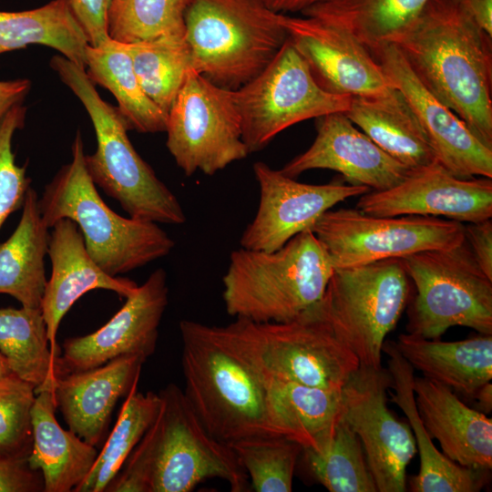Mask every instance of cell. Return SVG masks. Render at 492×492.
<instances>
[{
    "label": "cell",
    "mask_w": 492,
    "mask_h": 492,
    "mask_svg": "<svg viewBox=\"0 0 492 492\" xmlns=\"http://www.w3.org/2000/svg\"><path fill=\"white\" fill-rule=\"evenodd\" d=\"M56 377L36 391L31 411L33 444L27 462L41 472L44 492H71L87 477L98 453L96 446L58 424L54 394Z\"/></svg>",
    "instance_id": "25"
},
{
    "label": "cell",
    "mask_w": 492,
    "mask_h": 492,
    "mask_svg": "<svg viewBox=\"0 0 492 492\" xmlns=\"http://www.w3.org/2000/svg\"><path fill=\"white\" fill-rule=\"evenodd\" d=\"M37 201V193L30 187L16 228L0 243V293L14 297L27 308H41L47 282L45 257L50 232Z\"/></svg>",
    "instance_id": "29"
},
{
    "label": "cell",
    "mask_w": 492,
    "mask_h": 492,
    "mask_svg": "<svg viewBox=\"0 0 492 492\" xmlns=\"http://www.w3.org/2000/svg\"><path fill=\"white\" fill-rule=\"evenodd\" d=\"M146 360L124 355L95 368L58 375L55 399L68 429L91 446L100 444L117 402L138 383Z\"/></svg>",
    "instance_id": "22"
},
{
    "label": "cell",
    "mask_w": 492,
    "mask_h": 492,
    "mask_svg": "<svg viewBox=\"0 0 492 492\" xmlns=\"http://www.w3.org/2000/svg\"><path fill=\"white\" fill-rule=\"evenodd\" d=\"M11 374L13 373L11 372V369L8 365L6 359L0 353V379L8 376Z\"/></svg>",
    "instance_id": "48"
},
{
    "label": "cell",
    "mask_w": 492,
    "mask_h": 492,
    "mask_svg": "<svg viewBox=\"0 0 492 492\" xmlns=\"http://www.w3.org/2000/svg\"><path fill=\"white\" fill-rule=\"evenodd\" d=\"M26 108L14 106L0 119V229L6 219L23 208L31 179L26 176V164L15 162L12 149L15 133L25 126Z\"/></svg>",
    "instance_id": "40"
},
{
    "label": "cell",
    "mask_w": 492,
    "mask_h": 492,
    "mask_svg": "<svg viewBox=\"0 0 492 492\" xmlns=\"http://www.w3.org/2000/svg\"><path fill=\"white\" fill-rule=\"evenodd\" d=\"M492 37V0H452Z\"/></svg>",
    "instance_id": "45"
},
{
    "label": "cell",
    "mask_w": 492,
    "mask_h": 492,
    "mask_svg": "<svg viewBox=\"0 0 492 492\" xmlns=\"http://www.w3.org/2000/svg\"><path fill=\"white\" fill-rule=\"evenodd\" d=\"M410 293L401 259L392 258L333 269L318 306L360 365L380 368L386 335L396 326Z\"/></svg>",
    "instance_id": "9"
},
{
    "label": "cell",
    "mask_w": 492,
    "mask_h": 492,
    "mask_svg": "<svg viewBox=\"0 0 492 492\" xmlns=\"http://www.w3.org/2000/svg\"><path fill=\"white\" fill-rule=\"evenodd\" d=\"M159 413L106 492H190L209 478L232 492L250 491L249 477L229 445L202 426L183 390L159 392Z\"/></svg>",
    "instance_id": "2"
},
{
    "label": "cell",
    "mask_w": 492,
    "mask_h": 492,
    "mask_svg": "<svg viewBox=\"0 0 492 492\" xmlns=\"http://www.w3.org/2000/svg\"><path fill=\"white\" fill-rule=\"evenodd\" d=\"M253 173L259 185V205L240 240L241 247L250 250L276 251L298 233L311 230L339 202L371 190L335 181L302 183L262 161L253 164Z\"/></svg>",
    "instance_id": "15"
},
{
    "label": "cell",
    "mask_w": 492,
    "mask_h": 492,
    "mask_svg": "<svg viewBox=\"0 0 492 492\" xmlns=\"http://www.w3.org/2000/svg\"><path fill=\"white\" fill-rule=\"evenodd\" d=\"M465 237L477 265L492 280L491 219L465 225Z\"/></svg>",
    "instance_id": "43"
},
{
    "label": "cell",
    "mask_w": 492,
    "mask_h": 492,
    "mask_svg": "<svg viewBox=\"0 0 492 492\" xmlns=\"http://www.w3.org/2000/svg\"><path fill=\"white\" fill-rule=\"evenodd\" d=\"M126 45L143 92L168 115L191 69L190 50L185 36Z\"/></svg>",
    "instance_id": "36"
},
{
    "label": "cell",
    "mask_w": 492,
    "mask_h": 492,
    "mask_svg": "<svg viewBox=\"0 0 492 492\" xmlns=\"http://www.w3.org/2000/svg\"><path fill=\"white\" fill-rule=\"evenodd\" d=\"M401 261L416 289L407 309L409 334L437 339L454 326L492 334V280L477 265L466 240Z\"/></svg>",
    "instance_id": "10"
},
{
    "label": "cell",
    "mask_w": 492,
    "mask_h": 492,
    "mask_svg": "<svg viewBox=\"0 0 492 492\" xmlns=\"http://www.w3.org/2000/svg\"><path fill=\"white\" fill-rule=\"evenodd\" d=\"M383 353L388 359L391 375V401L396 404L408 418L420 456V468L408 483L413 492H477L488 481L487 469L460 466L435 446L416 407L414 395V368L398 351L395 343L385 340Z\"/></svg>",
    "instance_id": "24"
},
{
    "label": "cell",
    "mask_w": 492,
    "mask_h": 492,
    "mask_svg": "<svg viewBox=\"0 0 492 492\" xmlns=\"http://www.w3.org/2000/svg\"><path fill=\"white\" fill-rule=\"evenodd\" d=\"M333 271L311 230L272 251L241 247L222 279L226 312L255 322L291 321L322 300Z\"/></svg>",
    "instance_id": "5"
},
{
    "label": "cell",
    "mask_w": 492,
    "mask_h": 492,
    "mask_svg": "<svg viewBox=\"0 0 492 492\" xmlns=\"http://www.w3.org/2000/svg\"><path fill=\"white\" fill-rule=\"evenodd\" d=\"M168 302L167 273L159 268L106 324L89 334L65 340L58 357L59 375L95 368L124 355L148 359L156 350Z\"/></svg>",
    "instance_id": "16"
},
{
    "label": "cell",
    "mask_w": 492,
    "mask_h": 492,
    "mask_svg": "<svg viewBox=\"0 0 492 492\" xmlns=\"http://www.w3.org/2000/svg\"><path fill=\"white\" fill-rule=\"evenodd\" d=\"M428 0H317L301 13L353 35L371 52L391 44L417 19Z\"/></svg>",
    "instance_id": "30"
},
{
    "label": "cell",
    "mask_w": 492,
    "mask_h": 492,
    "mask_svg": "<svg viewBox=\"0 0 492 492\" xmlns=\"http://www.w3.org/2000/svg\"><path fill=\"white\" fill-rule=\"evenodd\" d=\"M0 492H44L42 474L27 459H0Z\"/></svg>",
    "instance_id": "42"
},
{
    "label": "cell",
    "mask_w": 492,
    "mask_h": 492,
    "mask_svg": "<svg viewBox=\"0 0 492 492\" xmlns=\"http://www.w3.org/2000/svg\"><path fill=\"white\" fill-rule=\"evenodd\" d=\"M30 87L31 82L25 78L0 80V119L14 106L23 103Z\"/></svg>",
    "instance_id": "44"
},
{
    "label": "cell",
    "mask_w": 492,
    "mask_h": 492,
    "mask_svg": "<svg viewBox=\"0 0 492 492\" xmlns=\"http://www.w3.org/2000/svg\"><path fill=\"white\" fill-rule=\"evenodd\" d=\"M317 0H265L268 6L276 13L302 12Z\"/></svg>",
    "instance_id": "46"
},
{
    "label": "cell",
    "mask_w": 492,
    "mask_h": 492,
    "mask_svg": "<svg viewBox=\"0 0 492 492\" xmlns=\"http://www.w3.org/2000/svg\"><path fill=\"white\" fill-rule=\"evenodd\" d=\"M371 53L392 85L406 98L436 161L458 178L492 179V149L481 143L449 108L422 85L397 47L387 44Z\"/></svg>",
    "instance_id": "19"
},
{
    "label": "cell",
    "mask_w": 492,
    "mask_h": 492,
    "mask_svg": "<svg viewBox=\"0 0 492 492\" xmlns=\"http://www.w3.org/2000/svg\"><path fill=\"white\" fill-rule=\"evenodd\" d=\"M265 0H190L184 15L191 69L236 90L257 77L288 39Z\"/></svg>",
    "instance_id": "8"
},
{
    "label": "cell",
    "mask_w": 492,
    "mask_h": 492,
    "mask_svg": "<svg viewBox=\"0 0 492 492\" xmlns=\"http://www.w3.org/2000/svg\"><path fill=\"white\" fill-rule=\"evenodd\" d=\"M395 343L414 369L466 398L492 380V334L444 342L402 333Z\"/></svg>",
    "instance_id": "27"
},
{
    "label": "cell",
    "mask_w": 492,
    "mask_h": 492,
    "mask_svg": "<svg viewBox=\"0 0 492 492\" xmlns=\"http://www.w3.org/2000/svg\"><path fill=\"white\" fill-rule=\"evenodd\" d=\"M234 97L249 154L296 123L345 113L352 99L323 90L289 38L257 77L234 90Z\"/></svg>",
    "instance_id": "11"
},
{
    "label": "cell",
    "mask_w": 492,
    "mask_h": 492,
    "mask_svg": "<svg viewBox=\"0 0 492 492\" xmlns=\"http://www.w3.org/2000/svg\"><path fill=\"white\" fill-rule=\"evenodd\" d=\"M317 119L314 141L280 169L284 175L296 178L310 169H332L351 184L379 191L395 187L413 171L357 129L345 113Z\"/></svg>",
    "instance_id": "20"
},
{
    "label": "cell",
    "mask_w": 492,
    "mask_h": 492,
    "mask_svg": "<svg viewBox=\"0 0 492 492\" xmlns=\"http://www.w3.org/2000/svg\"><path fill=\"white\" fill-rule=\"evenodd\" d=\"M280 22L323 90L355 97L394 87L371 51L345 30L304 15L281 14Z\"/></svg>",
    "instance_id": "18"
},
{
    "label": "cell",
    "mask_w": 492,
    "mask_h": 492,
    "mask_svg": "<svg viewBox=\"0 0 492 492\" xmlns=\"http://www.w3.org/2000/svg\"><path fill=\"white\" fill-rule=\"evenodd\" d=\"M0 353L11 372L38 390L59 374L41 308H0Z\"/></svg>",
    "instance_id": "33"
},
{
    "label": "cell",
    "mask_w": 492,
    "mask_h": 492,
    "mask_svg": "<svg viewBox=\"0 0 492 492\" xmlns=\"http://www.w3.org/2000/svg\"><path fill=\"white\" fill-rule=\"evenodd\" d=\"M390 384L388 369L360 365L341 390V418L360 438L377 491L405 492L417 449L410 425L387 406Z\"/></svg>",
    "instance_id": "14"
},
{
    "label": "cell",
    "mask_w": 492,
    "mask_h": 492,
    "mask_svg": "<svg viewBox=\"0 0 492 492\" xmlns=\"http://www.w3.org/2000/svg\"><path fill=\"white\" fill-rule=\"evenodd\" d=\"M298 461L313 481L330 492L377 491L361 440L342 418L323 449L302 448Z\"/></svg>",
    "instance_id": "35"
},
{
    "label": "cell",
    "mask_w": 492,
    "mask_h": 492,
    "mask_svg": "<svg viewBox=\"0 0 492 492\" xmlns=\"http://www.w3.org/2000/svg\"><path fill=\"white\" fill-rule=\"evenodd\" d=\"M210 335L261 378L341 390L359 369L354 354L333 333L318 302L288 322L244 318L207 325Z\"/></svg>",
    "instance_id": "3"
},
{
    "label": "cell",
    "mask_w": 492,
    "mask_h": 492,
    "mask_svg": "<svg viewBox=\"0 0 492 492\" xmlns=\"http://www.w3.org/2000/svg\"><path fill=\"white\" fill-rule=\"evenodd\" d=\"M419 416L431 438L451 461L470 468L492 467V420L464 404L448 387L426 377L414 378Z\"/></svg>",
    "instance_id": "23"
},
{
    "label": "cell",
    "mask_w": 492,
    "mask_h": 492,
    "mask_svg": "<svg viewBox=\"0 0 492 492\" xmlns=\"http://www.w3.org/2000/svg\"><path fill=\"white\" fill-rule=\"evenodd\" d=\"M112 0H70L77 19L87 36L91 46L109 39L108 15Z\"/></svg>",
    "instance_id": "41"
},
{
    "label": "cell",
    "mask_w": 492,
    "mask_h": 492,
    "mask_svg": "<svg viewBox=\"0 0 492 492\" xmlns=\"http://www.w3.org/2000/svg\"><path fill=\"white\" fill-rule=\"evenodd\" d=\"M474 400L477 401V410L484 414H489L492 410V384H484L476 394Z\"/></svg>",
    "instance_id": "47"
},
{
    "label": "cell",
    "mask_w": 492,
    "mask_h": 492,
    "mask_svg": "<svg viewBox=\"0 0 492 492\" xmlns=\"http://www.w3.org/2000/svg\"><path fill=\"white\" fill-rule=\"evenodd\" d=\"M167 148L187 176L213 175L248 157L234 90L192 69L168 113Z\"/></svg>",
    "instance_id": "12"
},
{
    "label": "cell",
    "mask_w": 492,
    "mask_h": 492,
    "mask_svg": "<svg viewBox=\"0 0 492 492\" xmlns=\"http://www.w3.org/2000/svg\"><path fill=\"white\" fill-rule=\"evenodd\" d=\"M391 44L422 85L492 149V37L452 0H428Z\"/></svg>",
    "instance_id": "1"
},
{
    "label": "cell",
    "mask_w": 492,
    "mask_h": 492,
    "mask_svg": "<svg viewBox=\"0 0 492 492\" xmlns=\"http://www.w3.org/2000/svg\"><path fill=\"white\" fill-rule=\"evenodd\" d=\"M72 160L61 167L38 198V210L48 228L67 218L77 225L93 261L117 277L163 258L175 246L158 223L124 218L103 200L85 161L84 142L77 131Z\"/></svg>",
    "instance_id": "4"
},
{
    "label": "cell",
    "mask_w": 492,
    "mask_h": 492,
    "mask_svg": "<svg viewBox=\"0 0 492 492\" xmlns=\"http://www.w3.org/2000/svg\"><path fill=\"white\" fill-rule=\"evenodd\" d=\"M40 44L86 69L87 36L73 13L70 0H53L31 10L0 11V55Z\"/></svg>",
    "instance_id": "31"
},
{
    "label": "cell",
    "mask_w": 492,
    "mask_h": 492,
    "mask_svg": "<svg viewBox=\"0 0 492 492\" xmlns=\"http://www.w3.org/2000/svg\"><path fill=\"white\" fill-rule=\"evenodd\" d=\"M256 492H291L302 447L282 436H264L229 445Z\"/></svg>",
    "instance_id": "38"
},
{
    "label": "cell",
    "mask_w": 492,
    "mask_h": 492,
    "mask_svg": "<svg viewBox=\"0 0 492 492\" xmlns=\"http://www.w3.org/2000/svg\"><path fill=\"white\" fill-rule=\"evenodd\" d=\"M345 114L379 148L409 169L436 161L416 116L396 87L381 96L352 97Z\"/></svg>",
    "instance_id": "28"
},
{
    "label": "cell",
    "mask_w": 492,
    "mask_h": 492,
    "mask_svg": "<svg viewBox=\"0 0 492 492\" xmlns=\"http://www.w3.org/2000/svg\"><path fill=\"white\" fill-rule=\"evenodd\" d=\"M86 72L91 81L108 89L130 129L140 133L166 130L168 115L143 92L127 45L108 39L86 49Z\"/></svg>",
    "instance_id": "32"
},
{
    "label": "cell",
    "mask_w": 492,
    "mask_h": 492,
    "mask_svg": "<svg viewBox=\"0 0 492 492\" xmlns=\"http://www.w3.org/2000/svg\"><path fill=\"white\" fill-rule=\"evenodd\" d=\"M184 395L205 430L230 445L271 436L261 378L219 343L207 324L181 320Z\"/></svg>",
    "instance_id": "7"
},
{
    "label": "cell",
    "mask_w": 492,
    "mask_h": 492,
    "mask_svg": "<svg viewBox=\"0 0 492 492\" xmlns=\"http://www.w3.org/2000/svg\"><path fill=\"white\" fill-rule=\"evenodd\" d=\"M51 229L47 255L52 270L46 284L41 310L51 352L59 356L56 343L59 324L81 296L89 291L103 289L127 298L138 285L129 279L105 272L88 254L83 236L72 220L61 219Z\"/></svg>",
    "instance_id": "21"
},
{
    "label": "cell",
    "mask_w": 492,
    "mask_h": 492,
    "mask_svg": "<svg viewBox=\"0 0 492 492\" xmlns=\"http://www.w3.org/2000/svg\"><path fill=\"white\" fill-rule=\"evenodd\" d=\"M333 269L360 266L465 241L460 221L422 215L377 217L358 209L329 210L311 228Z\"/></svg>",
    "instance_id": "13"
},
{
    "label": "cell",
    "mask_w": 492,
    "mask_h": 492,
    "mask_svg": "<svg viewBox=\"0 0 492 492\" xmlns=\"http://www.w3.org/2000/svg\"><path fill=\"white\" fill-rule=\"evenodd\" d=\"M190 0H112L108 15L111 39L134 44L185 36L184 15Z\"/></svg>",
    "instance_id": "37"
},
{
    "label": "cell",
    "mask_w": 492,
    "mask_h": 492,
    "mask_svg": "<svg viewBox=\"0 0 492 492\" xmlns=\"http://www.w3.org/2000/svg\"><path fill=\"white\" fill-rule=\"evenodd\" d=\"M35 387L15 374L0 379V459H27Z\"/></svg>",
    "instance_id": "39"
},
{
    "label": "cell",
    "mask_w": 492,
    "mask_h": 492,
    "mask_svg": "<svg viewBox=\"0 0 492 492\" xmlns=\"http://www.w3.org/2000/svg\"><path fill=\"white\" fill-rule=\"evenodd\" d=\"M159 406V394L138 392L136 383L126 395L114 428L90 472L74 492L105 491L154 422Z\"/></svg>",
    "instance_id": "34"
},
{
    "label": "cell",
    "mask_w": 492,
    "mask_h": 492,
    "mask_svg": "<svg viewBox=\"0 0 492 492\" xmlns=\"http://www.w3.org/2000/svg\"><path fill=\"white\" fill-rule=\"evenodd\" d=\"M356 209L377 217L422 215L474 223L492 217V179L458 178L437 161L384 190L359 197Z\"/></svg>",
    "instance_id": "17"
},
{
    "label": "cell",
    "mask_w": 492,
    "mask_h": 492,
    "mask_svg": "<svg viewBox=\"0 0 492 492\" xmlns=\"http://www.w3.org/2000/svg\"><path fill=\"white\" fill-rule=\"evenodd\" d=\"M50 67L86 108L97 138V149L86 155L87 172L96 186L116 200L129 217L169 225L186 221L174 193L156 176L130 142L126 118L103 100L86 69L56 55Z\"/></svg>",
    "instance_id": "6"
},
{
    "label": "cell",
    "mask_w": 492,
    "mask_h": 492,
    "mask_svg": "<svg viewBox=\"0 0 492 492\" xmlns=\"http://www.w3.org/2000/svg\"><path fill=\"white\" fill-rule=\"evenodd\" d=\"M261 380L271 436L284 437L302 448L323 449L341 418L342 389L312 387L273 378Z\"/></svg>",
    "instance_id": "26"
}]
</instances>
